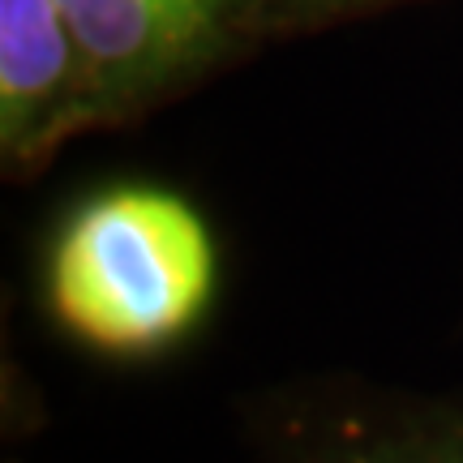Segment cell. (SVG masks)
<instances>
[{"label":"cell","mask_w":463,"mask_h":463,"mask_svg":"<svg viewBox=\"0 0 463 463\" xmlns=\"http://www.w3.org/2000/svg\"><path fill=\"white\" fill-rule=\"evenodd\" d=\"M219 292V245L202 211L164 184H108L52 232L43 305L73 344L112 361L164 356Z\"/></svg>","instance_id":"cell-1"},{"label":"cell","mask_w":463,"mask_h":463,"mask_svg":"<svg viewBox=\"0 0 463 463\" xmlns=\"http://www.w3.org/2000/svg\"><path fill=\"white\" fill-rule=\"evenodd\" d=\"M258 463H463V395L309 373L241 399Z\"/></svg>","instance_id":"cell-2"},{"label":"cell","mask_w":463,"mask_h":463,"mask_svg":"<svg viewBox=\"0 0 463 463\" xmlns=\"http://www.w3.org/2000/svg\"><path fill=\"white\" fill-rule=\"evenodd\" d=\"M95 65L99 129H125L270 43L262 0H61Z\"/></svg>","instance_id":"cell-3"},{"label":"cell","mask_w":463,"mask_h":463,"mask_svg":"<svg viewBox=\"0 0 463 463\" xmlns=\"http://www.w3.org/2000/svg\"><path fill=\"white\" fill-rule=\"evenodd\" d=\"M99 129L95 65L61 0H0V164L26 181Z\"/></svg>","instance_id":"cell-4"},{"label":"cell","mask_w":463,"mask_h":463,"mask_svg":"<svg viewBox=\"0 0 463 463\" xmlns=\"http://www.w3.org/2000/svg\"><path fill=\"white\" fill-rule=\"evenodd\" d=\"M416 0H262L266 39H297V34L331 31L356 17H373L386 9H403Z\"/></svg>","instance_id":"cell-5"}]
</instances>
